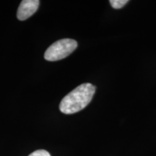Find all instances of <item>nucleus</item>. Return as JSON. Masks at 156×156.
<instances>
[{
    "mask_svg": "<svg viewBox=\"0 0 156 156\" xmlns=\"http://www.w3.org/2000/svg\"><path fill=\"white\" fill-rule=\"evenodd\" d=\"M95 92V87L92 84H82L62 99L59 110L65 114H73L80 112L89 104Z\"/></svg>",
    "mask_w": 156,
    "mask_h": 156,
    "instance_id": "1",
    "label": "nucleus"
},
{
    "mask_svg": "<svg viewBox=\"0 0 156 156\" xmlns=\"http://www.w3.org/2000/svg\"><path fill=\"white\" fill-rule=\"evenodd\" d=\"M77 47V43L73 39H61L47 48L44 54V58L49 62L58 61L71 54Z\"/></svg>",
    "mask_w": 156,
    "mask_h": 156,
    "instance_id": "2",
    "label": "nucleus"
},
{
    "mask_svg": "<svg viewBox=\"0 0 156 156\" xmlns=\"http://www.w3.org/2000/svg\"><path fill=\"white\" fill-rule=\"evenodd\" d=\"M40 2L38 0H23L17 9V17L20 20H25L36 12Z\"/></svg>",
    "mask_w": 156,
    "mask_h": 156,
    "instance_id": "3",
    "label": "nucleus"
},
{
    "mask_svg": "<svg viewBox=\"0 0 156 156\" xmlns=\"http://www.w3.org/2000/svg\"><path fill=\"white\" fill-rule=\"evenodd\" d=\"M128 2L129 1H127V0H111L109 2H110L113 8L121 9L124 5H126Z\"/></svg>",
    "mask_w": 156,
    "mask_h": 156,
    "instance_id": "4",
    "label": "nucleus"
},
{
    "mask_svg": "<svg viewBox=\"0 0 156 156\" xmlns=\"http://www.w3.org/2000/svg\"><path fill=\"white\" fill-rule=\"evenodd\" d=\"M28 156H51L50 153L45 150H38L34 151Z\"/></svg>",
    "mask_w": 156,
    "mask_h": 156,
    "instance_id": "5",
    "label": "nucleus"
}]
</instances>
